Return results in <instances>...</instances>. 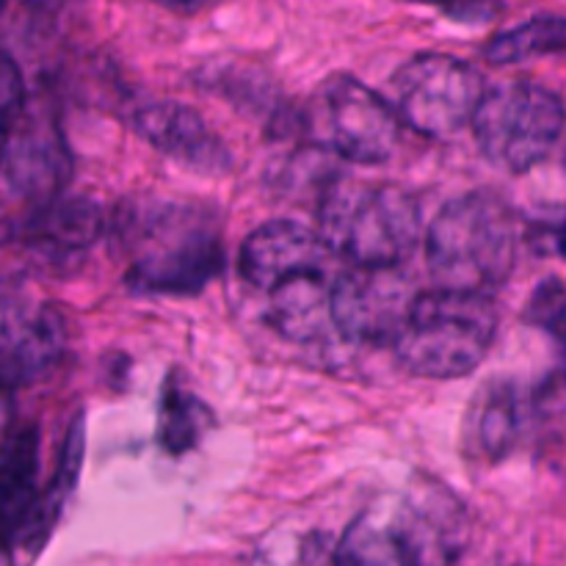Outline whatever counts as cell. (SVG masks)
Wrapping results in <instances>:
<instances>
[{
    "instance_id": "6da1fadb",
    "label": "cell",
    "mask_w": 566,
    "mask_h": 566,
    "mask_svg": "<svg viewBox=\"0 0 566 566\" xmlns=\"http://www.w3.org/2000/svg\"><path fill=\"white\" fill-rule=\"evenodd\" d=\"M520 224L512 205L495 191L451 199L426 235V265L440 291L490 296L509 280L517 260Z\"/></svg>"
},
{
    "instance_id": "7a4b0ae2",
    "label": "cell",
    "mask_w": 566,
    "mask_h": 566,
    "mask_svg": "<svg viewBox=\"0 0 566 566\" xmlns=\"http://www.w3.org/2000/svg\"><path fill=\"white\" fill-rule=\"evenodd\" d=\"M130 235L133 291L191 296L224 269L219 221L199 205L158 202L125 221Z\"/></svg>"
},
{
    "instance_id": "3957f363",
    "label": "cell",
    "mask_w": 566,
    "mask_h": 566,
    "mask_svg": "<svg viewBox=\"0 0 566 566\" xmlns=\"http://www.w3.org/2000/svg\"><path fill=\"white\" fill-rule=\"evenodd\" d=\"M418 199L392 182L340 177L318 202V235L329 252L357 269H398L420 238Z\"/></svg>"
},
{
    "instance_id": "277c9868",
    "label": "cell",
    "mask_w": 566,
    "mask_h": 566,
    "mask_svg": "<svg viewBox=\"0 0 566 566\" xmlns=\"http://www.w3.org/2000/svg\"><path fill=\"white\" fill-rule=\"evenodd\" d=\"M495 332L497 313L490 296L434 287L415 298L396 340V357L423 379H459L484 363Z\"/></svg>"
},
{
    "instance_id": "5b68a950",
    "label": "cell",
    "mask_w": 566,
    "mask_h": 566,
    "mask_svg": "<svg viewBox=\"0 0 566 566\" xmlns=\"http://www.w3.org/2000/svg\"><path fill=\"white\" fill-rule=\"evenodd\" d=\"M566 108L556 92L534 81L497 83L473 119L481 155L509 175L539 166L562 138Z\"/></svg>"
},
{
    "instance_id": "8992f818",
    "label": "cell",
    "mask_w": 566,
    "mask_h": 566,
    "mask_svg": "<svg viewBox=\"0 0 566 566\" xmlns=\"http://www.w3.org/2000/svg\"><path fill=\"white\" fill-rule=\"evenodd\" d=\"M392 105L403 125L423 136H453L473 125L486 97L484 75L451 53H420L392 75Z\"/></svg>"
},
{
    "instance_id": "52a82bcc",
    "label": "cell",
    "mask_w": 566,
    "mask_h": 566,
    "mask_svg": "<svg viewBox=\"0 0 566 566\" xmlns=\"http://www.w3.org/2000/svg\"><path fill=\"white\" fill-rule=\"evenodd\" d=\"M321 144L359 166L385 164L401 142L396 105L354 75H332L315 105Z\"/></svg>"
},
{
    "instance_id": "ba28073f",
    "label": "cell",
    "mask_w": 566,
    "mask_h": 566,
    "mask_svg": "<svg viewBox=\"0 0 566 566\" xmlns=\"http://www.w3.org/2000/svg\"><path fill=\"white\" fill-rule=\"evenodd\" d=\"M418 296L412 282L398 269L352 265L332 282V318L337 335L352 343L396 346Z\"/></svg>"
},
{
    "instance_id": "9c48e42d",
    "label": "cell",
    "mask_w": 566,
    "mask_h": 566,
    "mask_svg": "<svg viewBox=\"0 0 566 566\" xmlns=\"http://www.w3.org/2000/svg\"><path fill=\"white\" fill-rule=\"evenodd\" d=\"M412 566H451L468 547L470 520L464 503L437 481H418L392 512Z\"/></svg>"
},
{
    "instance_id": "30bf717a",
    "label": "cell",
    "mask_w": 566,
    "mask_h": 566,
    "mask_svg": "<svg viewBox=\"0 0 566 566\" xmlns=\"http://www.w3.org/2000/svg\"><path fill=\"white\" fill-rule=\"evenodd\" d=\"M3 180L6 191L39 205L61 197L70 180V153L59 127L28 111L3 125Z\"/></svg>"
},
{
    "instance_id": "8fae6325",
    "label": "cell",
    "mask_w": 566,
    "mask_h": 566,
    "mask_svg": "<svg viewBox=\"0 0 566 566\" xmlns=\"http://www.w3.org/2000/svg\"><path fill=\"white\" fill-rule=\"evenodd\" d=\"M66 348L64 315L44 302L6 298L0 326L6 387H22L42 379Z\"/></svg>"
},
{
    "instance_id": "7c38bea8",
    "label": "cell",
    "mask_w": 566,
    "mask_h": 566,
    "mask_svg": "<svg viewBox=\"0 0 566 566\" xmlns=\"http://www.w3.org/2000/svg\"><path fill=\"white\" fill-rule=\"evenodd\" d=\"M133 127L149 147L199 175H221L232 164L230 149L205 122V116L177 99H153L138 105L133 111Z\"/></svg>"
},
{
    "instance_id": "4fadbf2b",
    "label": "cell",
    "mask_w": 566,
    "mask_h": 566,
    "mask_svg": "<svg viewBox=\"0 0 566 566\" xmlns=\"http://www.w3.org/2000/svg\"><path fill=\"white\" fill-rule=\"evenodd\" d=\"M326 247L318 230L298 221H265L249 232L238 254L241 276L263 293H274L285 282L307 274H324Z\"/></svg>"
},
{
    "instance_id": "5bb4252c",
    "label": "cell",
    "mask_w": 566,
    "mask_h": 566,
    "mask_svg": "<svg viewBox=\"0 0 566 566\" xmlns=\"http://www.w3.org/2000/svg\"><path fill=\"white\" fill-rule=\"evenodd\" d=\"M105 213L88 197H55L20 224V243L44 265H75L103 238Z\"/></svg>"
},
{
    "instance_id": "9a60e30c",
    "label": "cell",
    "mask_w": 566,
    "mask_h": 566,
    "mask_svg": "<svg viewBox=\"0 0 566 566\" xmlns=\"http://www.w3.org/2000/svg\"><path fill=\"white\" fill-rule=\"evenodd\" d=\"M528 415V396L514 381H492L479 392L473 409H470L468 440L473 442L481 457L490 462H501L520 446Z\"/></svg>"
},
{
    "instance_id": "2e32d148",
    "label": "cell",
    "mask_w": 566,
    "mask_h": 566,
    "mask_svg": "<svg viewBox=\"0 0 566 566\" xmlns=\"http://www.w3.org/2000/svg\"><path fill=\"white\" fill-rule=\"evenodd\" d=\"M269 321L282 337L293 343L324 340L335 329L332 318V282L326 274H307L285 282L269 293Z\"/></svg>"
},
{
    "instance_id": "e0dca14e",
    "label": "cell",
    "mask_w": 566,
    "mask_h": 566,
    "mask_svg": "<svg viewBox=\"0 0 566 566\" xmlns=\"http://www.w3.org/2000/svg\"><path fill=\"white\" fill-rule=\"evenodd\" d=\"M335 566H412L392 514L365 512L343 534Z\"/></svg>"
},
{
    "instance_id": "ac0fdd59",
    "label": "cell",
    "mask_w": 566,
    "mask_h": 566,
    "mask_svg": "<svg viewBox=\"0 0 566 566\" xmlns=\"http://www.w3.org/2000/svg\"><path fill=\"white\" fill-rule=\"evenodd\" d=\"M33 479H36V431L20 429V434L6 446L3 459V514L9 539H14L36 512L39 501L33 497Z\"/></svg>"
},
{
    "instance_id": "d6986e66",
    "label": "cell",
    "mask_w": 566,
    "mask_h": 566,
    "mask_svg": "<svg viewBox=\"0 0 566 566\" xmlns=\"http://www.w3.org/2000/svg\"><path fill=\"white\" fill-rule=\"evenodd\" d=\"M562 50H566V14H536L520 25L495 33L486 42L484 59L503 66L562 53Z\"/></svg>"
},
{
    "instance_id": "ffe728a7",
    "label": "cell",
    "mask_w": 566,
    "mask_h": 566,
    "mask_svg": "<svg viewBox=\"0 0 566 566\" xmlns=\"http://www.w3.org/2000/svg\"><path fill=\"white\" fill-rule=\"evenodd\" d=\"M210 423H213V418H210L208 407L197 396H191L180 381L169 379L164 390V403H160V446L175 453V457H180V453L199 446Z\"/></svg>"
},
{
    "instance_id": "44dd1931",
    "label": "cell",
    "mask_w": 566,
    "mask_h": 566,
    "mask_svg": "<svg viewBox=\"0 0 566 566\" xmlns=\"http://www.w3.org/2000/svg\"><path fill=\"white\" fill-rule=\"evenodd\" d=\"M525 321L566 343V282L558 276H547L545 282H539L525 307Z\"/></svg>"
},
{
    "instance_id": "7402d4cb",
    "label": "cell",
    "mask_w": 566,
    "mask_h": 566,
    "mask_svg": "<svg viewBox=\"0 0 566 566\" xmlns=\"http://www.w3.org/2000/svg\"><path fill=\"white\" fill-rule=\"evenodd\" d=\"M558 252H562L566 258V224L562 227V230H558Z\"/></svg>"
}]
</instances>
